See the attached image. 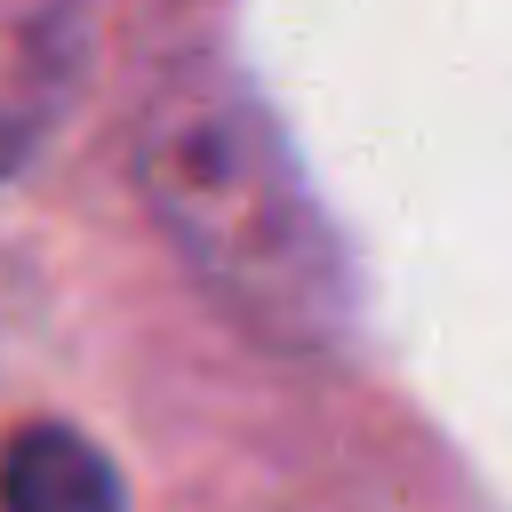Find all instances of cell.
<instances>
[{
	"instance_id": "1",
	"label": "cell",
	"mask_w": 512,
	"mask_h": 512,
	"mask_svg": "<svg viewBox=\"0 0 512 512\" xmlns=\"http://www.w3.org/2000/svg\"><path fill=\"white\" fill-rule=\"evenodd\" d=\"M136 184L184 272L264 344L328 352L352 336V256L280 128L224 64H184L136 120Z\"/></svg>"
},
{
	"instance_id": "2",
	"label": "cell",
	"mask_w": 512,
	"mask_h": 512,
	"mask_svg": "<svg viewBox=\"0 0 512 512\" xmlns=\"http://www.w3.org/2000/svg\"><path fill=\"white\" fill-rule=\"evenodd\" d=\"M0 512H128L112 456L72 424H16L0 448Z\"/></svg>"
}]
</instances>
